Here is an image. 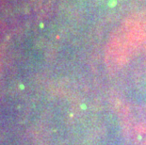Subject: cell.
I'll return each mask as SVG.
<instances>
[{"instance_id": "1", "label": "cell", "mask_w": 146, "mask_h": 145, "mask_svg": "<svg viewBox=\"0 0 146 145\" xmlns=\"http://www.w3.org/2000/svg\"><path fill=\"white\" fill-rule=\"evenodd\" d=\"M123 121L132 137L146 145V107H131L123 117Z\"/></svg>"}]
</instances>
